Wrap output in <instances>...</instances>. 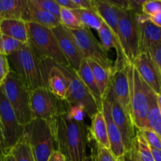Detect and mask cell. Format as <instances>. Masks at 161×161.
<instances>
[{
    "label": "cell",
    "instance_id": "cell-35",
    "mask_svg": "<svg viewBox=\"0 0 161 161\" xmlns=\"http://www.w3.org/2000/svg\"><path fill=\"white\" fill-rule=\"evenodd\" d=\"M146 53H148L150 55L153 61L155 64L156 67L158 69L159 72H160L161 75V44L153 47V48L150 49Z\"/></svg>",
    "mask_w": 161,
    "mask_h": 161
},
{
    "label": "cell",
    "instance_id": "cell-9",
    "mask_svg": "<svg viewBox=\"0 0 161 161\" xmlns=\"http://www.w3.org/2000/svg\"><path fill=\"white\" fill-rule=\"evenodd\" d=\"M58 66L69 81V91L66 102L69 105L83 108L85 113L92 118L99 110L102 109V107L99 106L89 90L70 66L61 64H58Z\"/></svg>",
    "mask_w": 161,
    "mask_h": 161
},
{
    "label": "cell",
    "instance_id": "cell-6",
    "mask_svg": "<svg viewBox=\"0 0 161 161\" xmlns=\"http://www.w3.org/2000/svg\"><path fill=\"white\" fill-rule=\"evenodd\" d=\"M26 25L28 44L40 58L50 59L61 65H69L51 29L31 22Z\"/></svg>",
    "mask_w": 161,
    "mask_h": 161
},
{
    "label": "cell",
    "instance_id": "cell-11",
    "mask_svg": "<svg viewBox=\"0 0 161 161\" xmlns=\"http://www.w3.org/2000/svg\"><path fill=\"white\" fill-rule=\"evenodd\" d=\"M0 122L3 128L6 154L23 138L25 127L17 120L12 106L0 86Z\"/></svg>",
    "mask_w": 161,
    "mask_h": 161
},
{
    "label": "cell",
    "instance_id": "cell-37",
    "mask_svg": "<svg viewBox=\"0 0 161 161\" xmlns=\"http://www.w3.org/2000/svg\"><path fill=\"white\" fill-rule=\"evenodd\" d=\"M55 2H56L61 7L72 9V10L79 9V7L73 3L72 0H55Z\"/></svg>",
    "mask_w": 161,
    "mask_h": 161
},
{
    "label": "cell",
    "instance_id": "cell-39",
    "mask_svg": "<svg viewBox=\"0 0 161 161\" xmlns=\"http://www.w3.org/2000/svg\"><path fill=\"white\" fill-rule=\"evenodd\" d=\"M146 17H147V16H146ZM147 17L152 23H153L154 25H156L157 26L160 27L161 28V11L157 13V14H154V15L151 16V17Z\"/></svg>",
    "mask_w": 161,
    "mask_h": 161
},
{
    "label": "cell",
    "instance_id": "cell-40",
    "mask_svg": "<svg viewBox=\"0 0 161 161\" xmlns=\"http://www.w3.org/2000/svg\"><path fill=\"white\" fill-rule=\"evenodd\" d=\"M47 161H65V159L61 153L58 152V150H54Z\"/></svg>",
    "mask_w": 161,
    "mask_h": 161
},
{
    "label": "cell",
    "instance_id": "cell-18",
    "mask_svg": "<svg viewBox=\"0 0 161 161\" xmlns=\"http://www.w3.org/2000/svg\"><path fill=\"white\" fill-rule=\"evenodd\" d=\"M102 110L103 112L104 117L106 123L107 132H108V141L110 144V151L115 158L118 160L124 155L125 149L123 144L120 132L112 119L109 105L105 99L102 100Z\"/></svg>",
    "mask_w": 161,
    "mask_h": 161
},
{
    "label": "cell",
    "instance_id": "cell-7",
    "mask_svg": "<svg viewBox=\"0 0 161 161\" xmlns=\"http://www.w3.org/2000/svg\"><path fill=\"white\" fill-rule=\"evenodd\" d=\"M71 105L61 100L47 88H39L31 91L30 107L31 119L51 120L69 113Z\"/></svg>",
    "mask_w": 161,
    "mask_h": 161
},
{
    "label": "cell",
    "instance_id": "cell-19",
    "mask_svg": "<svg viewBox=\"0 0 161 161\" xmlns=\"http://www.w3.org/2000/svg\"><path fill=\"white\" fill-rule=\"evenodd\" d=\"M94 10L99 15L102 20L109 27L116 38L118 37L120 9L108 0H91Z\"/></svg>",
    "mask_w": 161,
    "mask_h": 161
},
{
    "label": "cell",
    "instance_id": "cell-17",
    "mask_svg": "<svg viewBox=\"0 0 161 161\" xmlns=\"http://www.w3.org/2000/svg\"><path fill=\"white\" fill-rule=\"evenodd\" d=\"M108 86L123 108L125 110L127 114L130 116V88H129L127 66L122 69L113 71L110 76Z\"/></svg>",
    "mask_w": 161,
    "mask_h": 161
},
{
    "label": "cell",
    "instance_id": "cell-46",
    "mask_svg": "<svg viewBox=\"0 0 161 161\" xmlns=\"http://www.w3.org/2000/svg\"><path fill=\"white\" fill-rule=\"evenodd\" d=\"M0 86H1V83H0Z\"/></svg>",
    "mask_w": 161,
    "mask_h": 161
},
{
    "label": "cell",
    "instance_id": "cell-8",
    "mask_svg": "<svg viewBox=\"0 0 161 161\" xmlns=\"http://www.w3.org/2000/svg\"><path fill=\"white\" fill-rule=\"evenodd\" d=\"M66 30L73 39L84 59L95 61L112 75L114 64L89 28L83 27L79 29Z\"/></svg>",
    "mask_w": 161,
    "mask_h": 161
},
{
    "label": "cell",
    "instance_id": "cell-5",
    "mask_svg": "<svg viewBox=\"0 0 161 161\" xmlns=\"http://www.w3.org/2000/svg\"><path fill=\"white\" fill-rule=\"evenodd\" d=\"M23 137L29 144L36 161H47L56 150L53 130L48 120L32 119L25 126Z\"/></svg>",
    "mask_w": 161,
    "mask_h": 161
},
{
    "label": "cell",
    "instance_id": "cell-42",
    "mask_svg": "<svg viewBox=\"0 0 161 161\" xmlns=\"http://www.w3.org/2000/svg\"><path fill=\"white\" fill-rule=\"evenodd\" d=\"M154 161H161V149L150 147Z\"/></svg>",
    "mask_w": 161,
    "mask_h": 161
},
{
    "label": "cell",
    "instance_id": "cell-4",
    "mask_svg": "<svg viewBox=\"0 0 161 161\" xmlns=\"http://www.w3.org/2000/svg\"><path fill=\"white\" fill-rule=\"evenodd\" d=\"M0 86L12 106L20 125L25 127L29 124L32 120L30 107L31 91L21 78L14 71L10 70Z\"/></svg>",
    "mask_w": 161,
    "mask_h": 161
},
{
    "label": "cell",
    "instance_id": "cell-45",
    "mask_svg": "<svg viewBox=\"0 0 161 161\" xmlns=\"http://www.w3.org/2000/svg\"><path fill=\"white\" fill-rule=\"evenodd\" d=\"M157 102H158L159 108H160V112H161V93L159 95H157Z\"/></svg>",
    "mask_w": 161,
    "mask_h": 161
},
{
    "label": "cell",
    "instance_id": "cell-26",
    "mask_svg": "<svg viewBox=\"0 0 161 161\" xmlns=\"http://www.w3.org/2000/svg\"><path fill=\"white\" fill-rule=\"evenodd\" d=\"M86 61L88 63V64H89L91 71H92L94 80H95L96 84H97V88L99 90L101 97H102V100H103L104 97H105V94H106L107 90H108L111 75H110V73L106 69H105L102 66L99 65L95 61L89 59L86 60Z\"/></svg>",
    "mask_w": 161,
    "mask_h": 161
},
{
    "label": "cell",
    "instance_id": "cell-31",
    "mask_svg": "<svg viewBox=\"0 0 161 161\" xmlns=\"http://www.w3.org/2000/svg\"><path fill=\"white\" fill-rule=\"evenodd\" d=\"M29 1L33 6L51 14L59 20L61 6L55 2V0H29Z\"/></svg>",
    "mask_w": 161,
    "mask_h": 161
},
{
    "label": "cell",
    "instance_id": "cell-15",
    "mask_svg": "<svg viewBox=\"0 0 161 161\" xmlns=\"http://www.w3.org/2000/svg\"><path fill=\"white\" fill-rule=\"evenodd\" d=\"M51 30L58 40L60 49L67 60L69 65L75 72H77L80 69L82 61L84 58L77 47L75 42H74L73 39L68 33L66 28L61 25H59Z\"/></svg>",
    "mask_w": 161,
    "mask_h": 161
},
{
    "label": "cell",
    "instance_id": "cell-41",
    "mask_svg": "<svg viewBox=\"0 0 161 161\" xmlns=\"http://www.w3.org/2000/svg\"><path fill=\"white\" fill-rule=\"evenodd\" d=\"M4 154H6V149H5L3 128H2V124H1V122H0V157L3 156Z\"/></svg>",
    "mask_w": 161,
    "mask_h": 161
},
{
    "label": "cell",
    "instance_id": "cell-29",
    "mask_svg": "<svg viewBox=\"0 0 161 161\" xmlns=\"http://www.w3.org/2000/svg\"><path fill=\"white\" fill-rule=\"evenodd\" d=\"M59 22L66 29H79L83 28L74 10L61 7Z\"/></svg>",
    "mask_w": 161,
    "mask_h": 161
},
{
    "label": "cell",
    "instance_id": "cell-16",
    "mask_svg": "<svg viewBox=\"0 0 161 161\" xmlns=\"http://www.w3.org/2000/svg\"><path fill=\"white\" fill-rule=\"evenodd\" d=\"M47 72V89L61 100L66 101L69 91V81L65 75L53 61L44 58Z\"/></svg>",
    "mask_w": 161,
    "mask_h": 161
},
{
    "label": "cell",
    "instance_id": "cell-14",
    "mask_svg": "<svg viewBox=\"0 0 161 161\" xmlns=\"http://www.w3.org/2000/svg\"><path fill=\"white\" fill-rule=\"evenodd\" d=\"M134 14L139 31V53L148 52L161 44L160 27L152 23L142 13Z\"/></svg>",
    "mask_w": 161,
    "mask_h": 161
},
{
    "label": "cell",
    "instance_id": "cell-2",
    "mask_svg": "<svg viewBox=\"0 0 161 161\" xmlns=\"http://www.w3.org/2000/svg\"><path fill=\"white\" fill-rule=\"evenodd\" d=\"M7 58L11 70L21 78L30 91L47 88V72L44 58H40L28 42L23 44L17 52Z\"/></svg>",
    "mask_w": 161,
    "mask_h": 161
},
{
    "label": "cell",
    "instance_id": "cell-30",
    "mask_svg": "<svg viewBox=\"0 0 161 161\" xmlns=\"http://www.w3.org/2000/svg\"><path fill=\"white\" fill-rule=\"evenodd\" d=\"M23 43L0 33V53L8 57L17 52Z\"/></svg>",
    "mask_w": 161,
    "mask_h": 161
},
{
    "label": "cell",
    "instance_id": "cell-44",
    "mask_svg": "<svg viewBox=\"0 0 161 161\" xmlns=\"http://www.w3.org/2000/svg\"><path fill=\"white\" fill-rule=\"evenodd\" d=\"M83 161H96L95 158V153H91V155L86 156Z\"/></svg>",
    "mask_w": 161,
    "mask_h": 161
},
{
    "label": "cell",
    "instance_id": "cell-25",
    "mask_svg": "<svg viewBox=\"0 0 161 161\" xmlns=\"http://www.w3.org/2000/svg\"><path fill=\"white\" fill-rule=\"evenodd\" d=\"M147 129L153 130L161 138V112L157 102V94L152 91L149 97L147 115Z\"/></svg>",
    "mask_w": 161,
    "mask_h": 161
},
{
    "label": "cell",
    "instance_id": "cell-12",
    "mask_svg": "<svg viewBox=\"0 0 161 161\" xmlns=\"http://www.w3.org/2000/svg\"><path fill=\"white\" fill-rule=\"evenodd\" d=\"M103 99L106 100L109 105L112 119L120 132L125 151L128 150L135 139L138 129L135 127L130 116L127 114L123 108L114 94H113L109 86L108 87Z\"/></svg>",
    "mask_w": 161,
    "mask_h": 161
},
{
    "label": "cell",
    "instance_id": "cell-34",
    "mask_svg": "<svg viewBox=\"0 0 161 161\" xmlns=\"http://www.w3.org/2000/svg\"><path fill=\"white\" fill-rule=\"evenodd\" d=\"M96 161H117L109 149L96 144Z\"/></svg>",
    "mask_w": 161,
    "mask_h": 161
},
{
    "label": "cell",
    "instance_id": "cell-20",
    "mask_svg": "<svg viewBox=\"0 0 161 161\" xmlns=\"http://www.w3.org/2000/svg\"><path fill=\"white\" fill-rule=\"evenodd\" d=\"M28 0H0V21L19 20L25 22Z\"/></svg>",
    "mask_w": 161,
    "mask_h": 161
},
{
    "label": "cell",
    "instance_id": "cell-28",
    "mask_svg": "<svg viewBox=\"0 0 161 161\" xmlns=\"http://www.w3.org/2000/svg\"><path fill=\"white\" fill-rule=\"evenodd\" d=\"M15 161H36L29 144L25 138H22L9 152Z\"/></svg>",
    "mask_w": 161,
    "mask_h": 161
},
{
    "label": "cell",
    "instance_id": "cell-38",
    "mask_svg": "<svg viewBox=\"0 0 161 161\" xmlns=\"http://www.w3.org/2000/svg\"><path fill=\"white\" fill-rule=\"evenodd\" d=\"M73 3L81 9H91L94 10L91 0H72Z\"/></svg>",
    "mask_w": 161,
    "mask_h": 161
},
{
    "label": "cell",
    "instance_id": "cell-21",
    "mask_svg": "<svg viewBox=\"0 0 161 161\" xmlns=\"http://www.w3.org/2000/svg\"><path fill=\"white\" fill-rule=\"evenodd\" d=\"M0 33L16 39L21 43L28 42L26 22L19 20H4L0 21Z\"/></svg>",
    "mask_w": 161,
    "mask_h": 161
},
{
    "label": "cell",
    "instance_id": "cell-43",
    "mask_svg": "<svg viewBox=\"0 0 161 161\" xmlns=\"http://www.w3.org/2000/svg\"><path fill=\"white\" fill-rule=\"evenodd\" d=\"M0 161H15V160L10 153H6L0 157Z\"/></svg>",
    "mask_w": 161,
    "mask_h": 161
},
{
    "label": "cell",
    "instance_id": "cell-32",
    "mask_svg": "<svg viewBox=\"0 0 161 161\" xmlns=\"http://www.w3.org/2000/svg\"><path fill=\"white\" fill-rule=\"evenodd\" d=\"M161 11V0H146L142 5V12L147 17H151Z\"/></svg>",
    "mask_w": 161,
    "mask_h": 161
},
{
    "label": "cell",
    "instance_id": "cell-13",
    "mask_svg": "<svg viewBox=\"0 0 161 161\" xmlns=\"http://www.w3.org/2000/svg\"><path fill=\"white\" fill-rule=\"evenodd\" d=\"M131 64L143 81L159 95L161 93V75L150 55L146 52L139 53Z\"/></svg>",
    "mask_w": 161,
    "mask_h": 161
},
{
    "label": "cell",
    "instance_id": "cell-33",
    "mask_svg": "<svg viewBox=\"0 0 161 161\" xmlns=\"http://www.w3.org/2000/svg\"><path fill=\"white\" fill-rule=\"evenodd\" d=\"M139 130L150 147L161 149V138L157 134L149 129H143Z\"/></svg>",
    "mask_w": 161,
    "mask_h": 161
},
{
    "label": "cell",
    "instance_id": "cell-23",
    "mask_svg": "<svg viewBox=\"0 0 161 161\" xmlns=\"http://www.w3.org/2000/svg\"><path fill=\"white\" fill-rule=\"evenodd\" d=\"M25 22L37 24L49 29H53L61 25L59 20L56 17L33 6L29 0H28V12Z\"/></svg>",
    "mask_w": 161,
    "mask_h": 161
},
{
    "label": "cell",
    "instance_id": "cell-1",
    "mask_svg": "<svg viewBox=\"0 0 161 161\" xmlns=\"http://www.w3.org/2000/svg\"><path fill=\"white\" fill-rule=\"evenodd\" d=\"M49 122L53 130L56 150L64 156L65 161H83L89 130L83 121L72 119L66 113Z\"/></svg>",
    "mask_w": 161,
    "mask_h": 161
},
{
    "label": "cell",
    "instance_id": "cell-36",
    "mask_svg": "<svg viewBox=\"0 0 161 161\" xmlns=\"http://www.w3.org/2000/svg\"><path fill=\"white\" fill-rule=\"evenodd\" d=\"M10 70L7 57L0 53V83L1 84L4 81Z\"/></svg>",
    "mask_w": 161,
    "mask_h": 161
},
{
    "label": "cell",
    "instance_id": "cell-24",
    "mask_svg": "<svg viewBox=\"0 0 161 161\" xmlns=\"http://www.w3.org/2000/svg\"><path fill=\"white\" fill-rule=\"evenodd\" d=\"M75 72H76L77 75L80 77V80H82L83 84L86 86V88L91 93V94L94 97V99H95L97 103L99 105V106L102 107V98L101 97L100 92H99V90L97 88V84H96L95 80H94L92 71H91L88 63L86 62V59H83L82 61L80 69Z\"/></svg>",
    "mask_w": 161,
    "mask_h": 161
},
{
    "label": "cell",
    "instance_id": "cell-3",
    "mask_svg": "<svg viewBox=\"0 0 161 161\" xmlns=\"http://www.w3.org/2000/svg\"><path fill=\"white\" fill-rule=\"evenodd\" d=\"M127 72L130 88V117L136 129H147L146 119L153 90L143 81L132 64L127 65Z\"/></svg>",
    "mask_w": 161,
    "mask_h": 161
},
{
    "label": "cell",
    "instance_id": "cell-27",
    "mask_svg": "<svg viewBox=\"0 0 161 161\" xmlns=\"http://www.w3.org/2000/svg\"><path fill=\"white\" fill-rule=\"evenodd\" d=\"M74 13L84 28L98 31L103 24V20L94 10L79 9L74 10Z\"/></svg>",
    "mask_w": 161,
    "mask_h": 161
},
{
    "label": "cell",
    "instance_id": "cell-22",
    "mask_svg": "<svg viewBox=\"0 0 161 161\" xmlns=\"http://www.w3.org/2000/svg\"><path fill=\"white\" fill-rule=\"evenodd\" d=\"M88 130L89 133L92 135V138H94L96 144L110 150L106 123L102 109L99 110L91 118V127Z\"/></svg>",
    "mask_w": 161,
    "mask_h": 161
},
{
    "label": "cell",
    "instance_id": "cell-10",
    "mask_svg": "<svg viewBox=\"0 0 161 161\" xmlns=\"http://www.w3.org/2000/svg\"><path fill=\"white\" fill-rule=\"evenodd\" d=\"M118 37L126 59L131 64L139 53V31L135 14L131 11L120 9Z\"/></svg>",
    "mask_w": 161,
    "mask_h": 161
}]
</instances>
